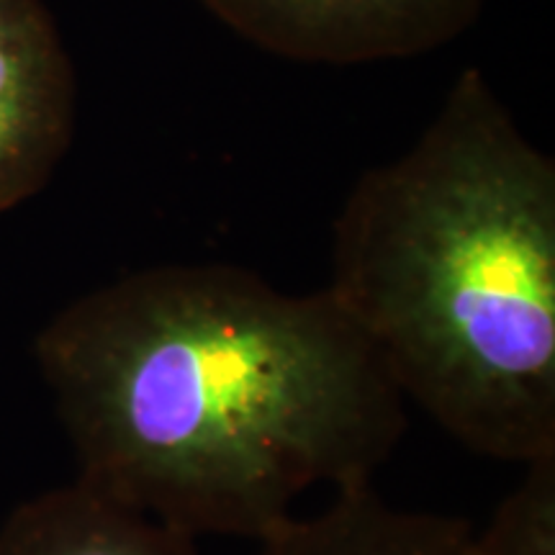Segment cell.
<instances>
[{
  "label": "cell",
  "mask_w": 555,
  "mask_h": 555,
  "mask_svg": "<svg viewBox=\"0 0 555 555\" xmlns=\"http://www.w3.org/2000/svg\"><path fill=\"white\" fill-rule=\"evenodd\" d=\"M466 519L397 509L371 483L339 489L314 517H288L258 555H470Z\"/></svg>",
  "instance_id": "6"
},
{
  "label": "cell",
  "mask_w": 555,
  "mask_h": 555,
  "mask_svg": "<svg viewBox=\"0 0 555 555\" xmlns=\"http://www.w3.org/2000/svg\"><path fill=\"white\" fill-rule=\"evenodd\" d=\"M0 555H201L196 538L75 481L29 499L0 527Z\"/></svg>",
  "instance_id": "5"
},
{
  "label": "cell",
  "mask_w": 555,
  "mask_h": 555,
  "mask_svg": "<svg viewBox=\"0 0 555 555\" xmlns=\"http://www.w3.org/2000/svg\"><path fill=\"white\" fill-rule=\"evenodd\" d=\"M327 291L461 446L525 466L555 455V163L481 69L345 198Z\"/></svg>",
  "instance_id": "2"
},
{
  "label": "cell",
  "mask_w": 555,
  "mask_h": 555,
  "mask_svg": "<svg viewBox=\"0 0 555 555\" xmlns=\"http://www.w3.org/2000/svg\"><path fill=\"white\" fill-rule=\"evenodd\" d=\"M249 44L314 65L420 57L466 34L486 0H196Z\"/></svg>",
  "instance_id": "3"
},
{
  "label": "cell",
  "mask_w": 555,
  "mask_h": 555,
  "mask_svg": "<svg viewBox=\"0 0 555 555\" xmlns=\"http://www.w3.org/2000/svg\"><path fill=\"white\" fill-rule=\"evenodd\" d=\"M73 60L41 0H0V214L50 183L73 144Z\"/></svg>",
  "instance_id": "4"
},
{
  "label": "cell",
  "mask_w": 555,
  "mask_h": 555,
  "mask_svg": "<svg viewBox=\"0 0 555 555\" xmlns=\"http://www.w3.org/2000/svg\"><path fill=\"white\" fill-rule=\"evenodd\" d=\"M527 474L499 504L470 555H555V455L527 463Z\"/></svg>",
  "instance_id": "7"
},
{
  "label": "cell",
  "mask_w": 555,
  "mask_h": 555,
  "mask_svg": "<svg viewBox=\"0 0 555 555\" xmlns=\"http://www.w3.org/2000/svg\"><path fill=\"white\" fill-rule=\"evenodd\" d=\"M78 481L183 535L262 540L311 486L371 483L404 397L330 291L155 266L39 332Z\"/></svg>",
  "instance_id": "1"
}]
</instances>
